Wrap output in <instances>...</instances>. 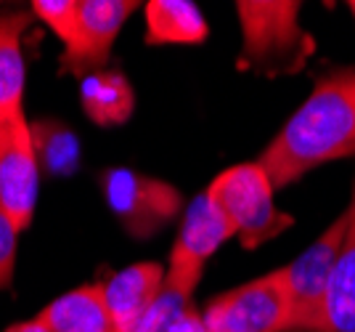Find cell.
Masks as SVG:
<instances>
[{
  "mask_svg": "<svg viewBox=\"0 0 355 332\" xmlns=\"http://www.w3.org/2000/svg\"><path fill=\"white\" fill-rule=\"evenodd\" d=\"M345 157H355V67L321 77L257 163L273 189H284L313 167Z\"/></svg>",
  "mask_w": 355,
  "mask_h": 332,
  "instance_id": "6da1fadb",
  "label": "cell"
},
{
  "mask_svg": "<svg viewBox=\"0 0 355 332\" xmlns=\"http://www.w3.org/2000/svg\"><path fill=\"white\" fill-rule=\"evenodd\" d=\"M297 0H241L239 67L260 75H295L313 53L311 35L300 27Z\"/></svg>",
  "mask_w": 355,
  "mask_h": 332,
  "instance_id": "7a4b0ae2",
  "label": "cell"
},
{
  "mask_svg": "<svg viewBox=\"0 0 355 332\" xmlns=\"http://www.w3.org/2000/svg\"><path fill=\"white\" fill-rule=\"evenodd\" d=\"M273 192L276 189L260 163H241L228 167L205 189V194L234 226L236 240L247 250L266 244L295 224L292 215L276 208Z\"/></svg>",
  "mask_w": 355,
  "mask_h": 332,
  "instance_id": "3957f363",
  "label": "cell"
},
{
  "mask_svg": "<svg viewBox=\"0 0 355 332\" xmlns=\"http://www.w3.org/2000/svg\"><path fill=\"white\" fill-rule=\"evenodd\" d=\"M347 210L326 226L311 247L282 269L289 298V330L286 332H331L329 324V285L347 234Z\"/></svg>",
  "mask_w": 355,
  "mask_h": 332,
  "instance_id": "277c9868",
  "label": "cell"
},
{
  "mask_svg": "<svg viewBox=\"0 0 355 332\" xmlns=\"http://www.w3.org/2000/svg\"><path fill=\"white\" fill-rule=\"evenodd\" d=\"M101 192L119 226L133 240H148L175 221L183 197L173 183L130 167H109L101 173Z\"/></svg>",
  "mask_w": 355,
  "mask_h": 332,
  "instance_id": "5b68a950",
  "label": "cell"
},
{
  "mask_svg": "<svg viewBox=\"0 0 355 332\" xmlns=\"http://www.w3.org/2000/svg\"><path fill=\"white\" fill-rule=\"evenodd\" d=\"M205 332H286L289 298L282 269L239 285L207 303Z\"/></svg>",
  "mask_w": 355,
  "mask_h": 332,
  "instance_id": "8992f818",
  "label": "cell"
},
{
  "mask_svg": "<svg viewBox=\"0 0 355 332\" xmlns=\"http://www.w3.org/2000/svg\"><path fill=\"white\" fill-rule=\"evenodd\" d=\"M40 194V163L30 120L16 117L0 125V210L19 231L32 226Z\"/></svg>",
  "mask_w": 355,
  "mask_h": 332,
  "instance_id": "52a82bcc",
  "label": "cell"
},
{
  "mask_svg": "<svg viewBox=\"0 0 355 332\" xmlns=\"http://www.w3.org/2000/svg\"><path fill=\"white\" fill-rule=\"evenodd\" d=\"M138 3L133 0H77V38L64 48L61 72L88 77L101 72L112 46Z\"/></svg>",
  "mask_w": 355,
  "mask_h": 332,
  "instance_id": "ba28073f",
  "label": "cell"
},
{
  "mask_svg": "<svg viewBox=\"0 0 355 332\" xmlns=\"http://www.w3.org/2000/svg\"><path fill=\"white\" fill-rule=\"evenodd\" d=\"M236 231L223 218V213L212 205L205 192L191 199L186 208L183 224L178 231V240L170 250L167 260V274L173 276H189V279H202L207 260L228 240H234Z\"/></svg>",
  "mask_w": 355,
  "mask_h": 332,
  "instance_id": "9c48e42d",
  "label": "cell"
},
{
  "mask_svg": "<svg viewBox=\"0 0 355 332\" xmlns=\"http://www.w3.org/2000/svg\"><path fill=\"white\" fill-rule=\"evenodd\" d=\"M164 285V266L154 260L133 263L122 272L112 274L101 285L104 306L112 332H135L148 306L159 295Z\"/></svg>",
  "mask_w": 355,
  "mask_h": 332,
  "instance_id": "30bf717a",
  "label": "cell"
},
{
  "mask_svg": "<svg viewBox=\"0 0 355 332\" xmlns=\"http://www.w3.org/2000/svg\"><path fill=\"white\" fill-rule=\"evenodd\" d=\"M32 11L0 8V125L24 117V32Z\"/></svg>",
  "mask_w": 355,
  "mask_h": 332,
  "instance_id": "8fae6325",
  "label": "cell"
},
{
  "mask_svg": "<svg viewBox=\"0 0 355 332\" xmlns=\"http://www.w3.org/2000/svg\"><path fill=\"white\" fill-rule=\"evenodd\" d=\"M144 14L148 46H199L209 35L207 19L191 0H151Z\"/></svg>",
  "mask_w": 355,
  "mask_h": 332,
  "instance_id": "7c38bea8",
  "label": "cell"
},
{
  "mask_svg": "<svg viewBox=\"0 0 355 332\" xmlns=\"http://www.w3.org/2000/svg\"><path fill=\"white\" fill-rule=\"evenodd\" d=\"M51 332H112L101 285H83L51 301L37 314Z\"/></svg>",
  "mask_w": 355,
  "mask_h": 332,
  "instance_id": "4fadbf2b",
  "label": "cell"
},
{
  "mask_svg": "<svg viewBox=\"0 0 355 332\" xmlns=\"http://www.w3.org/2000/svg\"><path fill=\"white\" fill-rule=\"evenodd\" d=\"M80 101L96 125H119L130 120L135 109L133 85L122 72H93L80 83Z\"/></svg>",
  "mask_w": 355,
  "mask_h": 332,
  "instance_id": "5bb4252c",
  "label": "cell"
},
{
  "mask_svg": "<svg viewBox=\"0 0 355 332\" xmlns=\"http://www.w3.org/2000/svg\"><path fill=\"white\" fill-rule=\"evenodd\" d=\"M347 234L329 285V324L331 332H355V192L347 205Z\"/></svg>",
  "mask_w": 355,
  "mask_h": 332,
  "instance_id": "9a60e30c",
  "label": "cell"
},
{
  "mask_svg": "<svg viewBox=\"0 0 355 332\" xmlns=\"http://www.w3.org/2000/svg\"><path fill=\"white\" fill-rule=\"evenodd\" d=\"M199 285V279H189V276H173L164 269V285L154 303L148 306L144 319L138 322L135 332H167L178 319L183 317L191 308L193 290Z\"/></svg>",
  "mask_w": 355,
  "mask_h": 332,
  "instance_id": "2e32d148",
  "label": "cell"
},
{
  "mask_svg": "<svg viewBox=\"0 0 355 332\" xmlns=\"http://www.w3.org/2000/svg\"><path fill=\"white\" fill-rule=\"evenodd\" d=\"M32 141H35V151H37V163L40 170H48L53 176H67L77 167V138L72 131H67L59 122H30Z\"/></svg>",
  "mask_w": 355,
  "mask_h": 332,
  "instance_id": "e0dca14e",
  "label": "cell"
},
{
  "mask_svg": "<svg viewBox=\"0 0 355 332\" xmlns=\"http://www.w3.org/2000/svg\"><path fill=\"white\" fill-rule=\"evenodd\" d=\"M30 11L69 48L77 38V0H35Z\"/></svg>",
  "mask_w": 355,
  "mask_h": 332,
  "instance_id": "ac0fdd59",
  "label": "cell"
},
{
  "mask_svg": "<svg viewBox=\"0 0 355 332\" xmlns=\"http://www.w3.org/2000/svg\"><path fill=\"white\" fill-rule=\"evenodd\" d=\"M19 229L0 210V290H8L16 272V250H19Z\"/></svg>",
  "mask_w": 355,
  "mask_h": 332,
  "instance_id": "d6986e66",
  "label": "cell"
},
{
  "mask_svg": "<svg viewBox=\"0 0 355 332\" xmlns=\"http://www.w3.org/2000/svg\"><path fill=\"white\" fill-rule=\"evenodd\" d=\"M167 332H205V322H202V314L196 311V308H189L183 317L178 319L175 324L170 327Z\"/></svg>",
  "mask_w": 355,
  "mask_h": 332,
  "instance_id": "ffe728a7",
  "label": "cell"
},
{
  "mask_svg": "<svg viewBox=\"0 0 355 332\" xmlns=\"http://www.w3.org/2000/svg\"><path fill=\"white\" fill-rule=\"evenodd\" d=\"M6 332H51V330H48V324H45L43 319L35 317V319H27V322H16Z\"/></svg>",
  "mask_w": 355,
  "mask_h": 332,
  "instance_id": "44dd1931",
  "label": "cell"
},
{
  "mask_svg": "<svg viewBox=\"0 0 355 332\" xmlns=\"http://www.w3.org/2000/svg\"><path fill=\"white\" fill-rule=\"evenodd\" d=\"M347 8H350V14H353V19H355V0H350V3H347Z\"/></svg>",
  "mask_w": 355,
  "mask_h": 332,
  "instance_id": "7402d4cb",
  "label": "cell"
}]
</instances>
